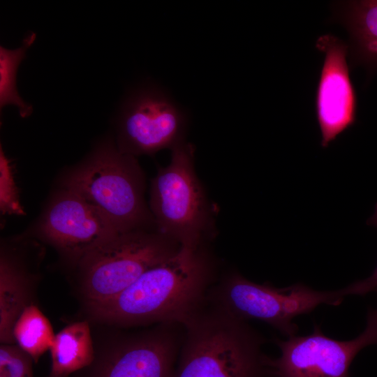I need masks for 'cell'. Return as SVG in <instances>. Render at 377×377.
<instances>
[{"mask_svg": "<svg viewBox=\"0 0 377 377\" xmlns=\"http://www.w3.org/2000/svg\"><path fill=\"white\" fill-rule=\"evenodd\" d=\"M1 209L10 214H24L14 182L10 161L1 147Z\"/></svg>", "mask_w": 377, "mask_h": 377, "instance_id": "18", "label": "cell"}, {"mask_svg": "<svg viewBox=\"0 0 377 377\" xmlns=\"http://www.w3.org/2000/svg\"><path fill=\"white\" fill-rule=\"evenodd\" d=\"M30 355L15 344L0 346V377H33Z\"/></svg>", "mask_w": 377, "mask_h": 377, "instance_id": "17", "label": "cell"}, {"mask_svg": "<svg viewBox=\"0 0 377 377\" xmlns=\"http://www.w3.org/2000/svg\"><path fill=\"white\" fill-rule=\"evenodd\" d=\"M61 187L98 208L121 233L156 228L145 200L142 168L135 156L120 151L110 138L71 168Z\"/></svg>", "mask_w": 377, "mask_h": 377, "instance_id": "2", "label": "cell"}, {"mask_svg": "<svg viewBox=\"0 0 377 377\" xmlns=\"http://www.w3.org/2000/svg\"><path fill=\"white\" fill-rule=\"evenodd\" d=\"M239 320L225 312L195 316L174 377H258L262 367L259 341Z\"/></svg>", "mask_w": 377, "mask_h": 377, "instance_id": "5", "label": "cell"}, {"mask_svg": "<svg viewBox=\"0 0 377 377\" xmlns=\"http://www.w3.org/2000/svg\"><path fill=\"white\" fill-rule=\"evenodd\" d=\"M367 319L371 320L377 327V308L371 309L368 313Z\"/></svg>", "mask_w": 377, "mask_h": 377, "instance_id": "20", "label": "cell"}, {"mask_svg": "<svg viewBox=\"0 0 377 377\" xmlns=\"http://www.w3.org/2000/svg\"><path fill=\"white\" fill-rule=\"evenodd\" d=\"M34 228L38 237L74 265L90 250L121 233L98 208L62 187Z\"/></svg>", "mask_w": 377, "mask_h": 377, "instance_id": "8", "label": "cell"}, {"mask_svg": "<svg viewBox=\"0 0 377 377\" xmlns=\"http://www.w3.org/2000/svg\"><path fill=\"white\" fill-rule=\"evenodd\" d=\"M22 238L3 243L0 257V341L14 344L13 330L22 311L32 302L36 277L22 257Z\"/></svg>", "mask_w": 377, "mask_h": 377, "instance_id": "12", "label": "cell"}, {"mask_svg": "<svg viewBox=\"0 0 377 377\" xmlns=\"http://www.w3.org/2000/svg\"><path fill=\"white\" fill-rule=\"evenodd\" d=\"M36 35L30 32L24 37L22 45L15 50L0 47V108L15 105L21 117H29L32 106L19 95L16 86V75L21 61L24 59L28 48L34 43Z\"/></svg>", "mask_w": 377, "mask_h": 377, "instance_id": "16", "label": "cell"}, {"mask_svg": "<svg viewBox=\"0 0 377 377\" xmlns=\"http://www.w3.org/2000/svg\"><path fill=\"white\" fill-rule=\"evenodd\" d=\"M210 274L200 249H180L149 269L115 297L87 308L102 323L135 325L152 322L186 325L195 316Z\"/></svg>", "mask_w": 377, "mask_h": 377, "instance_id": "1", "label": "cell"}, {"mask_svg": "<svg viewBox=\"0 0 377 377\" xmlns=\"http://www.w3.org/2000/svg\"><path fill=\"white\" fill-rule=\"evenodd\" d=\"M279 358L267 362L276 377H348L350 365L364 347L377 344V328L367 320L364 331L354 339L326 337L318 326L306 336L277 339Z\"/></svg>", "mask_w": 377, "mask_h": 377, "instance_id": "9", "label": "cell"}, {"mask_svg": "<svg viewBox=\"0 0 377 377\" xmlns=\"http://www.w3.org/2000/svg\"><path fill=\"white\" fill-rule=\"evenodd\" d=\"M13 334L17 345L35 362L50 350L55 337L49 320L34 304L27 306L20 313Z\"/></svg>", "mask_w": 377, "mask_h": 377, "instance_id": "15", "label": "cell"}, {"mask_svg": "<svg viewBox=\"0 0 377 377\" xmlns=\"http://www.w3.org/2000/svg\"><path fill=\"white\" fill-rule=\"evenodd\" d=\"M52 376L68 377L90 367L95 360L90 327L87 321L73 323L54 337L50 348Z\"/></svg>", "mask_w": 377, "mask_h": 377, "instance_id": "14", "label": "cell"}, {"mask_svg": "<svg viewBox=\"0 0 377 377\" xmlns=\"http://www.w3.org/2000/svg\"><path fill=\"white\" fill-rule=\"evenodd\" d=\"M351 295L349 286L332 291H318L303 283L277 288L258 284L239 274H231L220 290L219 298L225 312L236 318L264 321L290 337L297 327L293 320L325 304L337 306Z\"/></svg>", "mask_w": 377, "mask_h": 377, "instance_id": "6", "label": "cell"}, {"mask_svg": "<svg viewBox=\"0 0 377 377\" xmlns=\"http://www.w3.org/2000/svg\"><path fill=\"white\" fill-rule=\"evenodd\" d=\"M176 340L157 330L123 341L95 362L89 377H174Z\"/></svg>", "mask_w": 377, "mask_h": 377, "instance_id": "11", "label": "cell"}, {"mask_svg": "<svg viewBox=\"0 0 377 377\" xmlns=\"http://www.w3.org/2000/svg\"><path fill=\"white\" fill-rule=\"evenodd\" d=\"M316 48L324 54L316 95L320 146L330 143L356 121L357 96L350 77L348 45L327 34L318 38Z\"/></svg>", "mask_w": 377, "mask_h": 377, "instance_id": "10", "label": "cell"}, {"mask_svg": "<svg viewBox=\"0 0 377 377\" xmlns=\"http://www.w3.org/2000/svg\"><path fill=\"white\" fill-rule=\"evenodd\" d=\"M50 377H57V376H50Z\"/></svg>", "mask_w": 377, "mask_h": 377, "instance_id": "21", "label": "cell"}, {"mask_svg": "<svg viewBox=\"0 0 377 377\" xmlns=\"http://www.w3.org/2000/svg\"><path fill=\"white\" fill-rule=\"evenodd\" d=\"M179 249L177 242L152 228L121 233L90 250L75 264L87 308L115 297Z\"/></svg>", "mask_w": 377, "mask_h": 377, "instance_id": "3", "label": "cell"}, {"mask_svg": "<svg viewBox=\"0 0 377 377\" xmlns=\"http://www.w3.org/2000/svg\"><path fill=\"white\" fill-rule=\"evenodd\" d=\"M171 151L169 165L151 180L149 209L159 232L196 251L214 228L212 209L195 171L193 145L185 141Z\"/></svg>", "mask_w": 377, "mask_h": 377, "instance_id": "4", "label": "cell"}, {"mask_svg": "<svg viewBox=\"0 0 377 377\" xmlns=\"http://www.w3.org/2000/svg\"><path fill=\"white\" fill-rule=\"evenodd\" d=\"M186 112L154 84L138 87L126 98L117 119V145L133 155H152L185 142Z\"/></svg>", "mask_w": 377, "mask_h": 377, "instance_id": "7", "label": "cell"}, {"mask_svg": "<svg viewBox=\"0 0 377 377\" xmlns=\"http://www.w3.org/2000/svg\"><path fill=\"white\" fill-rule=\"evenodd\" d=\"M367 224L377 228V202L374 214L368 219ZM352 295H364L371 292H377V267L368 278L356 281L350 285Z\"/></svg>", "mask_w": 377, "mask_h": 377, "instance_id": "19", "label": "cell"}, {"mask_svg": "<svg viewBox=\"0 0 377 377\" xmlns=\"http://www.w3.org/2000/svg\"><path fill=\"white\" fill-rule=\"evenodd\" d=\"M330 10V20L348 34L350 68L362 66L371 77L377 72V0L335 1Z\"/></svg>", "mask_w": 377, "mask_h": 377, "instance_id": "13", "label": "cell"}]
</instances>
